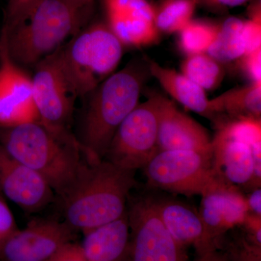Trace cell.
I'll use <instances>...</instances> for the list:
<instances>
[{"label":"cell","mask_w":261,"mask_h":261,"mask_svg":"<svg viewBox=\"0 0 261 261\" xmlns=\"http://www.w3.org/2000/svg\"><path fill=\"white\" fill-rule=\"evenodd\" d=\"M136 171L103 159L86 162L73 186L62 197L65 222L84 233L119 219L135 186Z\"/></svg>","instance_id":"cell-1"},{"label":"cell","mask_w":261,"mask_h":261,"mask_svg":"<svg viewBox=\"0 0 261 261\" xmlns=\"http://www.w3.org/2000/svg\"><path fill=\"white\" fill-rule=\"evenodd\" d=\"M146 69L140 62H130L86 97L78 141L87 162L96 163L106 157L118 127L139 104Z\"/></svg>","instance_id":"cell-2"},{"label":"cell","mask_w":261,"mask_h":261,"mask_svg":"<svg viewBox=\"0 0 261 261\" xmlns=\"http://www.w3.org/2000/svg\"><path fill=\"white\" fill-rule=\"evenodd\" d=\"M0 145L12 157L39 173L61 198L87 162L81 159L84 154L78 140L59 138L40 122L0 128Z\"/></svg>","instance_id":"cell-3"},{"label":"cell","mask_w":261,"mask_h":261,"mask_svg":"<svg viewBox=\"0 0 261 261\" xmlns=\"http://www.w3.org/2000/svg\"><path fill=\"white\" fill-rule=\"evenodd\" d=\"M92 10L63 0H42L18 27L2 29L10 56L24 69L34 68L84 28Z\"/></svg>","instance_id":"cell-4"},{"label":"cell","mask_w":261,"mask_h":261,"mask_svg":"<svg viewBox=\"0 0 261 261\" xmlns=\"http://www.w3.org/2000/svg\"><path fill=\"white\" fill-rule=\"evenodd\" d=\"M123 46L106 23L87 25L59 48L60 61L78 97H86L112 75Z\"/></svg>","instance_id":"cell-5"},{"label":"cell","mask_w":261,"mask_h":261,"mask_svg":"<svg viewBox=\"0 0 261 261\" xmlns=\"http://www.w3.org/2000/svg\"><path fill=\"white\" fill-rule=\"evenodd\" d=\"M32 94L39 121L59 138L76 140L69 130L78 96L60 61L59 49L36 65Z\"/></svg>","instance_id":"cell-6"},{"label":"cell","mask_w":261,"mask_h":261,"mask_svg":"<svg viewBox=\"0 0 261 261\" xmlns=\"http://www.w3.org/2000/svg\"><path fill=\"white\" fill-rule=\"evenodd\" d=\"M143 170L151 186L188 197L203 195L221 178L212 156L193 151H159Z\"/></svg>","instance_id":"cell-7"},{"label":"cell","mask_w":261,"mask_h":261,"mask_svg":"<svg viewBox=\"0 0 261 261\" xmlns=\"http://www.w3.org/2000/svg\"><path fill=\"white\" fill-rule=\"evenodd\" d=\"M159 152L158 112L152 94L125 118L113 136L104 159L120 167L143 169Z\"/></svg>","instance_id":"cell-8"},{"label":"cell","mask_w":261,"mask_h":261,"mask_svg":"<svg viewBox=\"0 0 261 261\" xmlns=\"http://www.w3.org/2000/svg\"><path fill=\"white\" fill-rule=\"evenodd\" d=\"M127 212L129 243L126 261H189L186 247L168 232L153 199H140Z\"/></svg>","instance_id":"cell-9"},{"label":"cell","mask_w":261,"mask_h":261,"mask_svg":"<svg viewBox=\"0 0 261 261\" xmlns=\"http://www.w3.org/2000/svg\"><path fill=\"white\" fill-rule=\"evenodd\" d=\"M40 122L32 94V75L10 56L0 33V128Z\"/></svg>","instance_id":"cell-10"},{"label":"cell","mask_w":261,"mask_h":261,"mask_svg":"<svg viewBox=\"0 0 261 261\" xmlns=\"http://www.w3.org/2000/svg\"><path fill=\"white\" fill-rule=\"evenodd\" d=\"M75 230L65 221L37 219L18 228L0 250L3 261H48L65 244L73 242Z\"/></svg>","instance_id":"cell-11"},{"label":"cell","mask_w":261,"mask_h":261,"mask_svg":"<svg viewBox=\"0 0 261 261\" xmlns=\"http://www.w3.org/2000/svg\"><path fill=\"white\" fill-rule=\"evenodd\" d=\"M151 94L157 107L159 151H193L212 156V139L205 127L162 94Z\"/></svg>","instance_id":"cell-12"},{"label":"cell","mask_w":261,"mask_h":261,"mask_svg":"<svg viewBox=\"0 0 261 261\" xmlns=\"http://www.w3.org/2000/svg\"><path fill=\"white\" fill-rule=\"evenodd\" d=\"M106 24L123 47H142L159 39L155 8L147 0H102Z\"/></svg>","instance_id":"cell-13"},{"label":"cell","mask_w":261,"mask_h":261,"mask_svg":"<svg viewBox=\"0 0 261 261\" xmlns=\"http://www.w3.org/2000/svg\"><path fill=\"white\" fill-rule=\"evenodd\" d=\"M0 189L10 201L29 212L45 207L55 193L39 173L12 157L1 145Z\"/></svg>","instance_id":"cell-14"},{"label":"cell","mask_w":261,"mask_h":261,"mask_svg":"<svg viewBox=\"0 0 261 261\" xmlns=\"http://www.w3.org/2000/svg\"><path fill=\"white\" fill-rule=\"evenodd\" d=\"M201 197L199 214L216 241L228 230L242 226L249 214L246 197L222 178Z\"/></svg>","instance_id":"cell-15"},{"label":"cell","mask_w":261,"mask_h":261,"mask_svg":"<svg viewBox=\"0 0 261 261\" xmlns=\"http://www.w3.org/2000/svg\"><path fill=\"white\" fill-rule=\"evenodd\" d=\"M212 161L220 177L250 189L255 168L261 167V145L252 147L218 129L212 139Z\"/></svg>","instance_id":"cell-16"},{"label":"cell","mask_w":261,"mask_h":261,"mask_svg":"<svg viewBox=\"0 0 261 261\" xmlns=\"http://www.w3.org/2000/svg\"><path fill=\"white\" fill-rule=\"evenodd\" d=\"M153 201L163 224L182 246L194 247L196 253L219 248V242L211 236L199 213L190 206L170 199Z\"/></svg>","instance_id":"cell-17"},{"label":"cell","mask_w":261,"mask_h":261,"mask_svg":"<svg viewBox=\"0 0 261 261\" xmlns=\"http://www.w3.org/2000/svg\"><path fill=\"white\" fill-rule=\"evenodd\" d=\"M129 243L128 212L119 219L84 233L86 261H126Z\"/></svg>","instance_id":"cell-18"},{"label":"cell","mask_w":261,"mask_h":261,"mask_svg":"<svg viewBox=\"0 0 261 261\" xmlns=\"http://www.w3.org/2000/svg\"><path fill=\"white\" fill-rule=\"evenodd\" d=\"M147 63L149 74L155 78L171 97L187 109L215 122L209 108L210 99L203 89L175 70L165 68L151 60H147Z\"/></svg>","instance_id":"cell-19"},{"label":"cell","mask_w":261,"mask_h":261,"mask_svg":"<svg viewBox=\"0 0 261 261\" xmlns=\"http://www.w3.org/2000/svg\"><path fill=\"white\" fill-rule=\"evenodd\" d=\"M211 112L215 117L227 116L228 119L249 118L260 119L261 83H251L245 87L231 89L209 100Z\"/></svg>","instance_id":"cell-20"},{"label":"cell","mask_w":261,"mask_h":261,"mask_svg":"<svg viewBox=\"0 0 261 261\" xmlns=\"http://www.w3.org/2000/svg\"><path fill=\"white\" fill-rule=\"evenodd\" d=\"M244 22L235 17L226 19L218 29L207 54L220 63L239 60L247 53Z\"/></svg>","instance_id":"cell-21"},{"label":"cell","mask_w":261,"mask_h":261,"mask_svg":"<svg viewBox=\"0 0 261 261\" xmlns=\"http://www.w3.org/2000/svg\"><path fill=\"white\" fill-rule=\"evenodd\" d=\"M181 73L205 91L217 88L224 77L219 62L207 53L187 56L181 65Z\"/></svg>","instance_id":"cell-22"},{"label":"cell","mask_w":261,"mask_h":261,"mask_svg":"<svg viewBox=\"0 0 261 261\" xmlns=\"http://www.w3.org/2000/svg\"><path fill=\"white\" fill-rule=\"evenodd\" d=\"M197 0H163L155 9L158 30L166 34L179 32L192 20Z\"/></svg>","instance_id":"cell-23"},{"label":"cell","mask_w":261,"mask_h":261,"mask_svg":"<svg viewBox=\"0 0 261 261\" xmlns=\"http://www.w3.org/2000/svg\"><path fill=\"white\" fill-rule=\"evenodd\" d=\"M219 27L202 20H192L178 34V45L189 56L207 53L214 42Z\"/></svg>","instance_id":"cell-24"},{"label":"cell","mask_w":261,"mask_h":261,"mask_svg":"<svg viewBox=\"0 0 261 261\" xmlns=\"http://www.w3.org/2000/svg\"><path fill=\"white\" fill-rule=\"evenodd\" d=\"M41 1L42 0H8L2 29L8 32L18 27Z\"/></svg>","instance_id":"cell-25"},{"label":"cell","mask_w":261,"mask_h":261,"mask_svg":"<svg viewBox=\"0 0 261 261\" xmlns=\"http://www.w3.org/2000/svg\"><path fill=\"white\" fill-rule=\"evenodd\" d=\"M229 261H261V246L243 238L231 244L226 252Z\"/></svg>","instance_id":"cell-26"},{"label":"cell","mask_w":261,"mask_h":261,"mask_svg":"<svg viewBox=\"0 0 261 261\" xmlns=\"http://www.w3.org/2000/svg\"><path fill=\"white\" fill-rule=\"evenodd\" d=\"M241 68L251 83H261V47L240 58Z\"/></svg>","instance_id":"cell-27"},{"label":"cell","mask_w":261,"mask_h":261,"mask_svg":"<svg viewBox=\"0 0 261 261\" xmlns=\"http://www.w3.org/2000/svg\"><path fill=\"white\" fill-rule=\"evenodd\" d=\"M18 229L9 207L0 199V250L5 242Z\"/></svg>","instance_id":"cell-28"},{"label":"cell","mask_w":261,"mask_h":261,"mask_svg":"<svg viewBox=\"0 0 261 261\" xmlns=\"http://www.w3.org/2000/svg\"><path fill=\"white\" fill-rule=\"evenodd\" d=\"M48 261H86V258L82 245L70 242L62 247Z\"/></svg>","instance_id":"cell-29"},{"label":"cell","mask_w":261,"mask_h":261,"mask_svg":"<svg viewBox=\"0 0 261 261\" xmlns=\"http://www.w3.org/2000/svg\"><path fill=\"white\" fill-rule=\"evenodd\" d=\"M242 226L245 228L247 233L245 238L251 243L261 246V216L249 213Z\"/></svg>","instance_id":"cell-30"},{"label":"cell","mask_w":261,"mask_h":261,"mask_svg":"<svg viewBox=\"0 0 261 261\" xmlns=\"http://www.w3.org/2000/svg\"><path fill=\"white\" fill-rule=\"evenodd\" d=\"M193 261H229L226 252L221 251L219 248L209 249L205 251L196 253Z\"/></svg>","instance_id":"cell-31"},{"label":"cell","mask_w":261,"mask_h":261,"mask_svg":"<svg viewBox=\"0 0 261 261\" xmlns=\"http://www.w3.org/2000/svg\"><path fill=\"white\" fill-rule=\"evenodd\" d=\"M249 213L261 216V190L260 187L253 189L246 197Z\"/></svg>","instance_id":"cell-32"},{"label":"cell","mask_w":261,"mask_h":261,"mask_svg":"<svg viewBox=\"0 0 261 261\" xmlns=\"http://www.w3.org/2000/svg\"><path fill=\"white\" fill-rule=\"evenodd\" d=\"M249 0H197L206 6L214 8H233L245 4Z\"/></svg>","instance_id":"cell-33"},{"label":"cell","mask_w":261,"mask_h":261,"mask_svg":"<svg viewBox=\"0 0 261 261\" xmlns=\"http://www.w3.org/2000/svg\"><path fill=\"white\" fill-rule=\"evenodd\" d=\"M63 1L78 8L93 9L94 0H63Z\"/></svg>","instance_id":"cell-34"}]
</instances>
